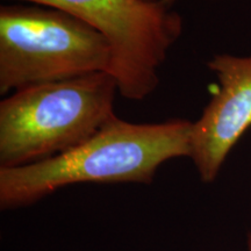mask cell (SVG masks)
Segmentation results:
<instances>
[{
	"mask_svg": "<svg viewBox=\"0 0 251 251\" xmlns=\"http://www.w3.org/2000/svg\"><path fill=\"white\" fill-rule=\"evenodd\" d=\"M191 128L185 119L133 124L115 115L76 148L33 164L0 168V208L34 205L76 184H151L162 164L190 155Z\"/></svg>",
	"mask_w": 251,
	"mask_h": 251,
	"instance_id": "1",
	"label": "cell"
},
{
	"mask_svg": "<svg viewBox=\"0 0 251 251\" xmlns=\"http://www.w3.org/2000/svg\"><path fill=\"white\" fill-rule=\"evenodd\" d=\"M108 72L15 91L0 102V168L45 161L90 140L114 113Z\"/></svg>",
	"mask_w": 251,
	"mask_h": 251,
	"instance_id": "2",
	"label": "cell"
},
{
	"mask_svg": "<svg viewBox=\"0 0 251 251\" xmlns=\"http://www.w3.org/2000/svg\"><path fill=\"white\" fill-rule=\"evenodd\" d=\"M0 7V93L108 72L111 47L62 9L11 1Z\"/></svg>",
	"mask_w": 251,
	"mask_h": 251,
	"instance_id": "3",
	"label": "cell"
},
{
	"mask_svg": "<svg viewBox=\"0 0 251 251\" xmlns=\"http://www.w3.org/2000/svg\"><path fill=\"white\" fill-rule=\"evenodd\" d=\"M62 9L93 27L111 47L108 74L119 93L140 101L158 87L159 70L183 34V17L165 0H5Z\"/></svg>",
	"mask_w": 251,
	"mask_h": 251,
	"instance_id": "4",
	"label": "cell"
},
{
	"mask_svg": "<svg viewBox=\"0 0 251 251\" xmlns=\"http://www.w3.org/2000/svg\"><path fill=\"white\" fill-rule=\"evenodd\" d=\"M219 89L192 122L190 155L203 183L216 179L235 144L251 127V56L218 54L207 63Z\"/></svg>",
	"mask_w": 251,
	"mask_h": 251,
	"instance_id": "5",
	"label": "cell"
},
{
	"mask_svg": "<svg viewBox=\"0 0 251 251\" xmlns=\"http://www.w3.org/2000/svg\"><path fill=\"white\" fill-rule=\"evenodd\" d=\"M247 247H248V251H251V233L248 234L247 236Z\"/></svg>",
	"mask_w": 251,
	"mask_h": 251,
	"instance_id": "6",
	"label": "cell"
},
{
	"mask_svg": "<svg viewBox=\"0 0 251 251\" xmlns=\"http://www.w3.org/2000/svg\"><path fill=\"white\" fill-rule=\"evenodd\" d=\"M166 2H168V4H170V5H172V2H175L176 0H165Z\"/></svg>",
	"mask_w": 251,
	"mask_h": 251,
	"instance_id": "7",
	"label": "cell"
},
{
	"mask_svg": "<svg viewBox=\"0 0 251 251\" xmlns=\"http://www.w3.org/2000/svg\"><path fill=\"white\" fill-rule=\"evenodd\" d=\"M147 1H157V0H147Z\"/></svg>",
	"mask_w": 251,
	"mask_h": 251,
	"instance_id": "8",
	"label": "cell"
}]
</instances>
